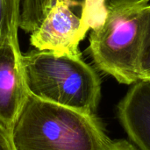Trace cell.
<instances>
[{
	"instance_id": "obj_1",
	"label": "cell",
	"mask_w": 150,
	"mask_h": 150,
	"mask_svg": "<svg viewBox=\"0 0 150 150\" xmlns=\"http://www.w3.org/2000/svg\"><path fill=\"white\" fill-rule=\"evenodd\" d=\"M9 129L16 150H104L112 141L96 115L30 94Z\"/></svg>"
},
{
	"instance_id": "obj_2",
	"label": "cell",
	"mask_w": 150,
	"mask_h": 150,
	"mask_svg": "<svg viewBox=\"0 0 150 150\" xmlns=\"http://www.w3.org/2000/svg\"><path fill=\"white\" fill-rule=\"evenodd\" d=\"M149 0H108L103 24L89 36L91 56L120 83L142 80L140 58L150 12Z\"/></svg>"
},
{
	"instance_id": "obj_3",
	"label": "cell",
	"mask_w": 150,
	"mask_h": 150,
	"mask_svg": "<svg viewBox=\"0 0 150 150\" xmlns=\"http://www.w3.org/2000/svg\"><path fill=\"white\" fill-rule=\"evenodd\" d=\"M25 85L30 95L83 113L96 115L101 81L82 54H58L33 49L22 54Z\"/></svg>"
},
{
	"instance_id": "obj_4",
	"label": "cell",
	"mask_w": 150,
	"mask_h": 150,
	"mask_svg": "<svg viewBox=\"0 0 150 150\" xmlns=\"http://www.w3.org/2000/svg\"><path fill=\"white\" fill-rule=\"evenodd\" d=\"M73 6L69 0H54L40 25L31 33V46L58 54H81L79 44L85 35L81 18L74 13Z\"/></svg>"
},
{
	"instance_id": "obj_5",
	"label": "cell",
	"mask_w": 150,
	"mask_h": 150,
	"mask_svg": "<svg viewBox=\"0 0 150 150\" xmlns=\"http://www.w3.org/2000/svg\"><path fill=\"white\" fill-rule=\"evenodd\" d=\"M18 42H0V121L8 127L29 93L25 85Z\"/></svg>"
},
{
	"instance_id": "obj_6",
	"label": "cell",
	"mask_w": 150,
	"mask_h": 150,
	"mask_svg": "<svg viewBox=\"0 0 150 150\" xmlns=\"http://www.w3.org/2000/svg\"><path fill=\"white\" fill-rule=\"evenodd\" d=\"M118 118L132 142L150 150V80L134 83L117 106Z\"/></svg>"
},
{
	"instance_id": "obj_7",
	"label": "cell",
	"mask_w": 150,
	"mask_h": 150,
	"mask_svg": "<svg viewBox=\"0 0 150 150\" xmlns=\"http://www.w3.org/2000/svg\"><path fill=\"white\" fill-rule=\"evenodd\" d=\"M21 0H0V42H18Z\"/></svg>"
},
{
	"instance_id": "obj_8",
	"label": "cell",
	"mask_w": 150,
	"mask_h": 150,
	"mask_svg": "<svg viewBox=\"0 0 150 150\" xmlns=\"http://www.w3.org/2000/svg\"><path fill=\"white\" fill-rule=\"evenodd\" d=\"M81 11V27L83 33L100 26L106 16V0H84Z\"/></svg>"
},
{
	"instance_id": "obj_9",
	"label": "cell",
	"mask_w": 150,
	"mask_h": 150,
	"mask_svg": "<svg viewBox=\"0 0 150 150\" xmlns=\"http://www.w3.org/2000/svg\"><path fill=\"white\" fill-rule=\"evenodd\" d=\"M140 71L142 80H150V12L141 53Z\"/></svg>"
},
{
	"instance_id": "obj_10",
	"label": "cell",
	"mask_w": 150,
	"mask_h": 150,
	"mask_svg": "<svg viewBox=\"0 0 150 150\" xmlns=\"http://www.w3.org/2000/svg\"><path fill=\"white\" fill-rule=\"evenodd\" d=\"M0 150H16L11 141L10 129L0 121Z\"/></svg>"
},
{
	"instance_id": "obj_11",
	"label": "cell",
	"mask_w": 150,
	"mask_h": 150,
	"mask_svg": "<svg viewBox=\"0 0 150 150\" xmlns=\"http://www.w3.org/2000/svg\"><path fill=\"white\" fill-rule=\"evenodd\" d=\"M69 1L72 3V4L74 6H77V5L82 6V4H83V3L84 0H69Z\"/></svg>"
}]
</instances>
